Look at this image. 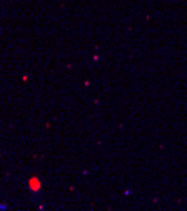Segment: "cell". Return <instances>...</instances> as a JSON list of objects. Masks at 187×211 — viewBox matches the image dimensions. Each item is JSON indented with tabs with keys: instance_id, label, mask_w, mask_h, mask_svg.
Wrapping results in <instances>:
<instances>
[{
	"instance_id": "cell-1",
	"label": "cell",
	"mask_w": 187,
	"mask_h": 211,
	"mask_svg": "<svg viewBox=\"0 0 187 211\" xmlns=\"http://www.w3.org/2000/svg\"><path fill=\"white\" fill-rule=\"evenodd\" d=\"M30 188H32V191H39V188H40V181L37 179V178L30 179Z\"/></svg>"
}]
</instances>
